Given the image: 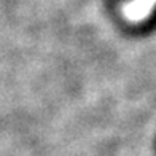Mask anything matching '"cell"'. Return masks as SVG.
<instances>
[{
    "instance_id": "6da1fadb",
    "label": "cell",
    "mask_w": 156,
    "mask_h": 156,
    "mask_svg": "<svg viewBox=\"0 0 156 156\" xmlns=\"http://www.w3.org/2000/svg\"><path fill=\"white\" fill-rule=\"evenodd\" d=\"M156 2V0H136L129 5L127 8V15H129L132 19H140L144 18L148 11H150L151 5Z\"/></svg>"
}]
</instances>
